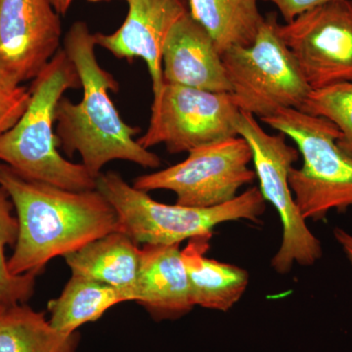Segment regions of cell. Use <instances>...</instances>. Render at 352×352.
I'll return each instance as SVG.
<instances>
[{"instance_id":"44dd1931","label":"cell","mask_w":352,"mask_h":352,"mask_svg":"<svg viewBox=\"0 0 352 352\" xmlns=\"http://www.w3.org/2000/svg\"><path fill=\"white\" fill-rule=\"evenodd\" d=\"M300 111L333 122L340 133L338 145L352 157V83L312 90Z\"/></svg>"},{"instance_id":"5bb4252c","label":"cell","mask_w":352,"mask_h":352,"mask_svg":"<svg viewBox=\"0 0 352 352\" xmlns=\"http://www.w3.org/2000/svg\"><path fill=\"white\" fill-rule=\"evenodd\" d=\"M138 300L157 321L175 320L195 307L179 245H143L138 283Z\"/></svg>"},{"instance_id":"e0dca14e","label":"cell","mask_w":352,"mask_h":352,"mask_svg":"<svg viewBox=\"0 0 352 352\" xmlns=\"http://www.w3.org/2000/svg\"><path fill=\"white\" fill-rule=\"evenodd\" d=\"M126 302H134L129 292L72 275L61 295L48 302L50 321L59 332L73 335L80 326L98 320L110 308Z\"/></svg>"},{"instance_id":"d4e9b609","label":"cell","mask_w":352,"mask_h":352,"mask_svg":"<svg viewBox=\"0 0 352 352\" xmlns=\"http://www.w3.org/2000/svg\"><path fill=\"white\" fill-rule=\"evenodd\" d=\"M52 6L60 16L66 15L75 0H50Z\"/></svg>"},{"instance_id":"d6986e66","label":"cell","mask_w":352,"mask_h":352,"mask_svg":"<svg viewBox=\"0 0 352 352\" xmlns=\"http://www.w3.org/2000/svg\"><path fill=\"white\" fill-rule=\"evenodd\" d=\"M78 335H66L25 303L0 314V352H76Z\"/></svg>"},{"instance_id":"ffe728a7","label":"cell","mask_w":352,"mask_h":352,"mask_svg":"<svg viewBox=\"0 0 352 352\" xmlns=\"http://www.w3.org/2000/svg\"><path fill=\"white\" fill-rule=\"evenodd\" d=\"M14 210L12 201L0 183V303L6 307L27 302L36 286V275H13L7 265L6 248H14L19 234Z\"/></svg>"},{"instance_id":"277c9868","label":"cell","mask_w":352,"mask_h":352,"mask_svg":"<svg viewBox=\"0 0 352 352\" xmlns=\"http://www.w3.org/2000/svg\"><path fill=\"white\" fill-rule=\"evenodd\" d=\"M96 189L112 205L119 231L142 245H180L183 241L214 234L224 222L245 219L258 223L266 201L258 187H252L234 200L210 208L166 205L148 192L135 188L115 173H102Z\"/></svg>"},{"instance_id":"4316f807","label":"cell","mask_w":352,"mask_h":352,"mask_svg":"<svg viewBox=\"0 0 352 352\" xmlns=\"http://www.w3.org/2000/svg\"><path fill=\"white\" fill-rule=\"evenodd\" d=\"M6 307H4L3 305H1V303H0V314H2V312L4 311V309H6Z\"/></svg>"},{"instance_id":"8fae6325","label":"cell","mask_w":352,"mask_h":352,"mask_svg":"<svg viewBox=\"0 0 352 352\" xmlns=\"http://www.w3.org/2000/svg\"><path fill=\"white\" fill-rule=\"evenodd\" d=\"M62 22L50 0H0V66L34 80L61 50Z\"/></svg>"},{"instance_id":"484cf974","label":"cell","mask_w":352,"mask_h":352,"mask_svg":"<svg viewBox=\"0 0 352 352\" xmlns=\"http://www.w3.org/2000/svg\"><path fill=\"white\" fill-rule=\"evenodd\" d=\"M89 2H102V1H111V0H87Z\"/></svg>"},{"instance_id":"2e32d148","label":"cell","mask_w":352,"mask_h":352,"mask_svg":"<svg viewBox=\"0 0 352 352\" xmlns=\"http://www.w3.org/2000/svg\"><path fill=\"white\" fill-rule=\"evenodd\" d=\"M72 275L131 293L138 300L140 248L122 231H113L65 256Z\"/></svg>"},{"instance_id":"5b68a950","label":"cell","mask_w":352,"mask_h":352,"mask_svg":"<svg viewBox=\"0 0 352 352\" xmlns=\"http://www.w3.org/2000/svg\"><path fill=\"white\" fill-rule=\"evenodd\" d=\"M261 120L291 138L302 155V168H292L288 182L303 219L318 221L352 208V157L338 145L333 122L291 108Z\"/></svg>"},{"instance_id":"ac0fdd59","label":"cell","mask_w":352,"mask_h":352,"mask_svg":"<svg viewBox=\"0 0 352 352\" xmlns=\"http://www.w3.org/2000/svg\"><path fill=\"white\" fill-rule=\"evenodd\" d=\"M259 0H188L192 17L214 41L219 54L254 43L264 19Z\"/></svg>"},{"instance_id":"30bf717a","label":"cell","mask_w":352,"mask_h":352,"mask_svg":"<svg viewBox=\"0 0 352 352\" xmlns=\"http://www.w3.org/2000/svg\"><path fill=\"white\" fill-rule=\"evenodd\" d=\"M312 90L352 83V0H333L278 25Z\"/></svg>"},{"instance_id":"cb8c5ba5","label":"cell","mask_w":352,"mask_h":352,"mask_svg":"<svg viewBox=\"0 0 352 352\" xmlns=\"http://www.w3.org/2000/svg\"><path fill=\"white\" fill-rule=\"evenodd\" d=\"M333 237L342 248L349 263L352 264V234L337 227L333 229Z\"/></svg>"},{"instance_id":"9c48e42d","label":"cell","mask_w":352,"mask_h":352,"mask_svg":"<svg viewBox=\"0 0 352 352\" xmlns=\"http://www.w3.org/2000/svg\"><path fill=\"white\" fill-rule=\"evenodd\" d=\"M241 111L232 95L164 83L152 104L147 131L138 139L146 149L164 144L170 154L238 135Z\"/></svg>"},{"instance_id":"603a6c76","label":"cell","mask_w":352,"mask_h":352,"mask_svg":"<svg viewBox=\"0 0 352 352\" xmlns=\"http://www.w3.org/2000/svg\"><path fill=\"white\" fill-rule=\"evenodd\" d=\"M274 4L285 23L291 22L302 13L333 0H263Z\"/></svg>"},{"instance_id":"7a4b0ae2","label":"cell","mask_w":352,"mask_h":352,"mask_svg":"<svg viewBox=\"0 0 352 352\" xmlns=\"http://www.w3.org/2000/svg\"><path fill=\"white\" fill-rule=\"evenodd\" d=\"M96 47L94 34L83 21H76L65 34L63 50L80 78L82 98L74 103L64 96L58 103V147L69 157L78 153L95 178L113 161L159 168L161 159L139 144L135 139L139 129L126 124L113 104L110 92H117L119 83L99 64Z\"/></svg>"},{"instance_id":"7402d4cb","label":"cell","mask_w":352,"mask_h":352,"mask_svg":"<svg viewBox=\"0 0 352 352\" xmlns=\"http://www.w3.org/2000/svg\"><path fill=\"white\" fill-rule=\"evenodd\" d=\"M31 100L30 88L0 66V135L20 120Z\"/></svg>"},{"instance_id":"52a82bcc","label":"cell","mask_w":352,"mask_h":352,"mask_svg":"<svg viewBox=\"0 0 352 352\" xmlns=\"http://www.w3.org/2000/svg\"><path fill=\"white\" fill-rule=\"evenodd\" d=\"M238 135L249 143L259 190L266 203L279 214L282 241L271 266L285 275L294 264L312 266L323 256L320 240L307 227L289 189L288 176L300 157V152L287 143L283 133L270 134L264 131L251 113L241 112Z\"/></svg>"},{"instance_id":"6da1fadb","label":"cell","mask_w":352,"mask_h":352,"mask_svg":"<svg viewBox=\"0 0 352 352\" xmlns=\"http://www.w3.org/2000/svg\"><path fill=\"white\" fill-rule=\"evenodd\" d=\"M0 183L19 223L17 242L7 261L13 275L38 276L53 258L119 231L115 210L97 189L72 191L34 182L3 164Z\"/></svg>"},{"instance_id":"4fadbf2b","label":"cell","mask_w":352,"mask_h":352,"mask_svg":"<svg viewBox=\"0 0 352 352\" xmlns=\"http://www.w3.org/2000/svg\"><path fill=\"white\" fill-rule=\"evenodd\" d=\"M162 69L164 83L231 94L214 39L190 12L175 23L164 41Z\"/></svg>"},{"instance_id":"7c38bea8","label":"cell","mask_w":352,"mask_h":352,"mask_svg":"<svg viewBox=\"0 0 352 352\" xmlns=\"http://www.w3.org/2000/svg\"><path fill=\"white\" fill-rule=\"evenodd\" d=\"M126 20L112 34H94L97 46L129 62L142 59L152 80L153 103L159 100L164 85L162 50L170 30L190 12L188 0H126Z\"/></svg>"},{"instance_id":"9a60e30c","label":"cell","mask_w":352,"mask_h":352,"mask_svg":"<svg viewBox=\"0 0 352 352\" xmlns=\"http://www.w3.org/2000/svg\"><path fill=\"white\" fill-rule=\"evenodd\" d=\"M212 235L188 240V244L182 250V261L188 275L194 305L226 312L244 296L250 275L239 266L208 258Z\"/></svg>"},{"instance_id":"3957f363","label":"cell","mask_w":352,"mask_h":352,"mask_svg":"<svg viewBox=\"0 0 352 352\" xmlns=\"http://www.w3.org/2000/svg\"><path fill=\"white\" fill-rule=\"evenodd\" d=\"M80 87L74 64L63 50L32 80L31 100L15 126L0 135V164L27 178L72 191L96 189V178L82 164L59 151L55 111L69 89Z\"/></svg>"},{"instance_id":"ba28073f","label":"cell","mask_w":352,"mask_h":352,"mask_svg":"<svg viewBox=\"0 0 352 352\" xmlns=\"http://www.w3.org/2000/svg\"><path fill=\"white\" fill-rule=\"evenodd\" d=\"M252 152L242 136L200 146L184 161L156 173L138 176L133 186L142 191L168 190L177 205L210 208L234 200L240 189L252 184L256 171L250 168Z\"/></svg>"},{"instance_id":"8992f818","label":"cell","mask_w":352,"mask_h":352,"mask_svg":"<svg viewBox=\"0 0 352 352\" xmlns=\"http://www.w3.org/2000/svg\"><path fill=\"white\" fill-rule=\"evenodd\" d=\"M278 25L276 14H270L254 43L221 55L236 106L261 120L281 109L300 110L312 91Z\"/></svg>"}]
</instances>
